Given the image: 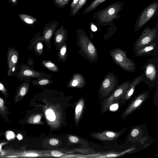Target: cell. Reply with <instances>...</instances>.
<instances>
[{
    "label": "cell",
    "instance_id": "3957f363",
    "mask_svg": "<svg viewBox=\"0 0 158 158\" xmlns=\"http://www.w3.org/2000/svg\"><path fill=\"white\" fill-rule=\"evenodd\" d=\"M131 82L127 81L120 84L108 97L100 102L102 113L106 112L110 105L119 100L128 87Z\"/></svg>",
    "mask_w": 158,
    "mask_h": 158
},
{
    "label": "cell",
    "instance_id": "d590c367",
    "mask_svg": "<svg viewBox=\"0 0 158 158\" xmlns=\"http://www.w3.org/2000/svg\"><path fill=\"white\" fill-rule=\"evenodd\" d=\"M91 27L92 30L93 31H95L97 30L96 27L93 24H92Z\"/></svg>",
    "mask_w": 158,
    "mask_h": 158
},
{
    "label": "cell",
    "instance_id": "f35d334b",
    "mask_svg": "<svg viewBox=\"0 0 158 158\" xmlns=\"http://www.w3.org/2000/svg\"><path fill=\"white\" fill-rule=\"evenodd\" d=\"M17 137L19 140L21 139H22V136L20 134H18L17 136Z\"/></svg>",
    "mask_w": 158,
    "mask_h": 158
},
{
    "label": "cell",
    "instance_id": "ffe728a7",
    "mask_svg": "<svg viewBox=\"0 0 158 158\" xmlns=\"http://www.w3.org/2000/svg\"><path fill=\"white\" fill-rule=\"evenodd\" d=\"M79 0H73L70 6V13H71L77 5Z\"/></svg>",
    "mask_w": 158,
    "mask_h": 158
},
{
    "label": "cell",
    "instance_id": "9c48e42d",
    "mask_svg": "<svg viewBox=\"0 0 158 158\" xmlns=\"http://www.w3.org/2000/svg\"><path fill=\"white\" fill-rule=\"evenodd\" d=\"M123 132H114L106 131L102 132L97 133L94 135V136L97 139L101 141H112L119 137Z\"/></svg>",
    "mask_w": 158,
    "mask_h": 158
},
{
    "label": "cell",
    "instance_id": "74e56055",
    "mask_svg": "<svg viewBox=\"0 0 158 158\" xmlns=\"http://www.w3.org/2000/svg\"><path fill=\"white\" fill-rule=\"evenodd\" d=\"M78 82L77 80H74L72 84V85L73 86H76L78 84Z\"/></svg>",
    "mask_w": 158,
    "mask_h": 158
},
{
    "label": "cell",
    "instance_id": "7c38bea8",
    "mask_svg": "<svg viewBox=\"0 0 158 158\" xmlns=\"http://www.w3.org/2000/svg\"><path fill=\"white\" fill-rule=\"evenodd\" d=\"M27 89V85L26 84H23L21 86L15 96V101L17 102L20 100L26 94Z\"/></svg>",
    "mask_w": 158,
    "mask_h": 158
},
{
    "label": "cell",
    "instance_id": "836d02e7",
    "mask_svg": "<svg viewBox=\"0 0 158 158\" xmlns=\"http://www.w3.org/2000/svg\"><path fill=\"white\" fill-rule=\"evenodd\" d=\"M25 156H27L35 157L38 156V155L36 153H30L26 154Z\"/></svg>",
    "mask_w": 158,
    "mask_h": 158
},
{
    "label": "cell",
    "instance_id": "8d00e7d4",
    "mask_svg": "<svg viewBox=\"0 0 158 158\" xmlns=\"http://www.w3.org/2000/svg\"><path fill=\"white\" fill-rule=\"evenodd\" d=\"M37 48L38 50L41 49L43 48V45L41 43H39L37 45Z\"/></svg>",
    "mask_w": 158,
    "mask_h": 158
},
{
    "label": "cell",
    "instance_id": "d4e9b609",
    "mask_svg": "<svg viewBox=\"0 0 158 158\" xmlns=\"http://www.w3.org/2000/svg\"><path fill=\"white\" fill-rule=\"evenodd\" d=\"M6 137L8 139H11L14 138L15 135L14 133L11 131L7 132Z\"/></svg>",
    "mask_w": 158,
    "mask_h": 158
},
{
    "label": "cell",
    "instance_id": "1f68e13d",
    "mask_svg": "<svg viewBox=\"0 0 158 158\" xmlns=\"http://www.w3.org/2000/svg\"><path fill=\"white\" fill-rule=\"evenodd\" d=\"M82 106L81 105L78 104L76 106L75 110L76 113L77 114V113L80 112L82 110Z\"/></svg>",
    "mask_w": 158,
    "mask_h": 158
},
{
    "label": "cell",
    "instance_id": "ba28073f",
    "mask_svg": "<svg viewBox=\"0 0 158 158\" xmlns=\"http://www.w3.org/2000/svg\"><path fill=\"white\" fill-rule=\"evenodd\" d=\"M158 41L156 40L152 44L148 45L135 52V55L138 56H143L151 54L157 55Z\"/></svg>",
    "mask_w": 158,
    "mask_h": 158
},
{
    "label": "cell",
    "instance_id": "f546056e",
    "mask_svg": "<svg viewBox=\"0 0 158 158\" xmlns=\"http://www.w3.org/2000/svg\"><path fill=\"white\" fill-rule=\"evenodd\" d=\"M154 13V10L152 9H149L147 12V16L148 17H151Z\"/></svg>",
    "mask_w": 158,
    "mask_h": 158
},
{
    "label": "cell",
    "instance_id": "4316f807",
    "mask_svg": "<svg viewBox=\"0 0 158 158\" xmlns=\"http://www.w3.org/2000/svg\"><path fill=\"white\" fill-rule=\"evenodd\" d=\"M59 141L56 139H52L50 140L49 143L52 145L55 146L57 145Z\"/></svg>",
    "mask_w": 158,
    "mask_h": 158
},
{
    "label": "cell",
    "instance_id": "603a6c76",
    "mask_svg": "<svg viewBox=\"0 0 158 158\" xmlns=\"http://www.w3.org/2000/svg\"><path fill=\"white\" fill-rule=\"evenodd\" d=\"M51 153L52 156L56 157H59L63 155L62 153L57 151H53Z\"/></svg>",
    "mask_w": 158,
    "mask_h": 158
},
{
    "label": "cell",
    "instance_id": "7402d4cb",
    "mask_svg": "<svg viewBox=\"0 0 158 158\" xmlns=\"http://www.w3.org/2000/svg\"><path fill=\"white\" fill-rule=\"evenodd\" d=\"M0 90L2 92L5 96L8 95L6 90L3 85L1 82H0Z\"/></svg>",
    "mask_w": 158,
    "mask_h": 158
},
{
    "label": "cell",
    "instance_id": "8fae6325",
    "mask_svg": "<svg viewBox=\"0 0 158 158\" xmlns=\"http://www.w3.org/2000/svg\"><path fill=\"white\" fill-rule=\"evenodd\" d=\"M59 24L57 20H55L45 24L44 35L45 39H48L51 37L54 30Z\"/></svg>",
    "mask_w": 158,
    "mask_h": 158
},
{
    "label": "cell",
    "instance_id": "6da1fadb",
    "mask_svg": "<svg viewBox=\"0 0 158 158\" xmlns=\"http://www.w3.org/2000/svg\"><path fill=\"white\" fill-rule=\"evenodd\" d=\"M110 56L115 64L118 65L124 70L129 72L136 71V67L135 63L127 58L126 52L120 48H115L109 52Z\"/></svg>",
    "mask_w": 158,
    "mask_h": 158
},
{
    "label": "cell",
    "instance_id": "7a4b0ae2",
    "mask_svg": "<svg viewBox=\"0 0 158 158\" xmlns=\"http://www.w3.org/2000/svg\"><path fill=\"white\" fill-rule=\"evenodd\" d=\"M118 80L115 74L109 72L105 76L102 81L98 92L101 99L108 97L118 86Z\"/></svg>",
    "mask_w": 158,
    "mask_h": 158
},
{
    "label": "cell",
    "instance_id": "44dd1931",
    "mask_svg": "<svg viewBox=\"0 0 158 158\" xmlns=\"http://www.w3.org/2000/svg\"><path fill=\"white\" fill-rule=\"evenodd\" d=\"M6 108L4 103V102L2 99L0 98V110L3 112L5 111Z\"/></svg>",
    "mask_w": 158,
    "mask_h": 158
},
{
    "label": "cell",
    "instance_id": "60d3db41",
    "mask_svg": "<svg viewBox=\"0 0 158 158\" xmlns=\"http://www.w3.org/2000/svg\"><path fill=\"white\" fill-rule=\"evenodd\" d=\"M12 0V1L13 2H15V1H16V0Z\"/></svg>",
    "mask_w": 158,
    "mask_h": 158
},
{
    "label": "cell",
    "instance_id": "2e32d148",
    "mask_svg": "<svg viewBox=\"0 0 158 158\" xmlns=\"http://www.w3.org/2000/svg\"><path fill=\"white\" fill-rule=\"evenodd\" d=\"M70 0H54V5L59 8H64L68 4Z\"/></svg>",
    "mask_w": 158,
    "mask_h": 158
},
{
    "label": "cell",
    "instance_id": "52a82bcc",
    "mask_svg": "<svg viewBox=\"0 0 158 158\" xmlns=\"http://www.w3.org/2000/svg\"><path fill=\"white\" fill-rule=\"evenodd\" d=\"M145 79V74L144 73H143L133 79L131 82L127 89L119 99L120 103L121 104H124L132 96L136 86L144 81Z\"/></svg>",
    "mask_w": 158,
    "mask_h": 158
},
{
    "label": "cell",
    "instance_id": "d6a6232c",
    "mask_svg": "<svg viewBox=\"0 0 158 158\" xmlns=\"http://www.w3.org/2000/svg\"><path fill=\"white\" fill-rule=\"evenodd\" d=\"M66 50V48L65 46H63L62 48L60 51V54L62 56H64L65 54Z\"/></svg>",
    "mask_w": 158,
    "mask_h": 158
},
{
    "label": "cell",
    "instance_id": "4dcf8cb0",
    "mask_svg": "<svg viewBox=\"0 0 158 158\" xmlns=\"http://www.w3.org/2000/svg\"><path fill=\"white\" fill-rule=\"evenodd\" d=\"M48 81L46 79H44L40 80L39 82V84L41 85H44L47 84L48 83Z\"/></svg>",
    "mask_w": 158,
    "mask_h": 158
},
{
    "label": "cell",
    "instance_id": "e575fe53",
    "mask_svg": "<svg viewBox=\"0 0 158 158\" xmlns=\"http://www.w3.org/2000/svg\"><path fill=\"white\" fill-rule=\"evenodd\" d=\"M115 10L113 8H110L108 11V13L110 15H112L113 14Z\"/></svg>",
    "mask_w": 158,
    "mask_h": 158
},
{
    "label": "cell",
    "instance_id": "e0dca14e",
    "mask_svg": "<svg viewBox=\"0 0 158 158\" xmlns=\"http://www.w3.org/2000/svg\"><path fill=\"white\" fill-rule=\"evenodd\" d=\"M35 73L31 70L27 69H23L21 70L19 76L23 77H26L34 76Z\"/></svg>",
    "mask_w": 158,
    "mask_h": 158
},
{
    "label": "cell",
    "instance_id": "4fadbf2b",
    "mask_svg": "<svg viewBox=\"0 0 158 158\" xmlns=\"http://www.w3.org/2000/svg\"><path fill=\"white\" fill-rule=\"evenodd\" d=\"M87 0H79L78 3L69 15L74 17L77 15H78L79 11L82 7L85 4Z\"/></svg>",
    "mask_w": 158,
    "mask_h": 158
},
{
    "label": "cell",
    "instance_id": "f1b7e54d",
    "mask_svg": "<svg viewBox=\"0 0 158 158\" xmlns=\"http://www.w3.org/2000/svg\"><path fill=\"white\" fill-rule=\"evenodd\" d=\"M45 66L49 68H51L53 69V68L55 67V64L52 62H47L45 64Z\"/></svg>",
    "mask_w": 158,
    "mask_h": 158
},
{
    "label": "cell",
    "instance_id": "30bf717a",
    "mask_svg": "<svg viewBox=\"0 0 158 158\" xmlns=\"http://www.w3.org/2000/svg\"><path fill=\"white\" fill-rule=\"evenodd\" d=\"M18 53L15 50L13 49H10L8 52L7 55L8 72L7 75L10 76L12 72L15 69V65L18 60Z\"/></svg>",
    "mask_w": 158,
    "mask_h": 158
},
{
    "label": "cell",
    "instance_id": "9a60e30c",
    "mask_svg": "<svg viewBox=\"0 0 158 158\" xmlns=\"http://www.w3.org/2000/svg\"><path fill=\"white\" fill-rule=\"evenodd\" d=\"M130 150H128L121 153H117L116 152H110L104 153H100L99 155H98V156L97 157L105 158L118 156L121 155H123L124 153L126 152H127Z\"/></svg>",
    "mask_w": 158,
    "mask_h": 158
},
{
    "label": "cell",
    "instance_id": "cb8c5ba5",
    "mask_svg": "<svg viewBox=\"0 0 158 158\" xmlns=\"http://www.w3.org/2000/svg\"><path fill=\"white\" fill-rule=\"evenodd\" d=\"M41 117L40 115H37L35 116L32 119V122L34 123H36L40 121Z\"/></svg>",
    "mask_w": 158,
    "mask_h": 158
},
{
    "label": "cell",
    "instance_id": "83f0119b",
    "mask_svg": "<svg viewBox=\"0 0 158 158\" xmlns=\"http://www.w3.org/2000/svg\"><path fill=\"white\" fill-rule=\"evenodd\" d=\"M60 34H58L57 35L56 37V41L57 42H60L61 41L63 38V35L61 34H60L59 29L58 30Z\"/></svg>",
    "mask_w": 158,
    "mask_h": 158
},
{
    "label": "cell",
    "instance_id": "ac0fdd59",
    "mask_svg": "<svg viewBox=\"0 0 158 158\" xmlns=\"http://www.w3.org/2000/svg\"><path fill=\"white\" fill-rule=\"evenodd\" d=\"M142 132L141 128L139 127H136L133 128L130 133V136L132 138H136L139 136Z\"/></svg>",
    "mask_w": 158,
    "mask_h": 158
},
{
    "label": "cell",
    "instance_id": "5b68a950",
    "mask_svg": "<svg viewBox=\"0 0 158 158\" xmlns=\"http://www.w3.org/2000/svg\"><path fill=\"white\" fill-rule=\"evenodd\" d=\"M149 95V91L143 92L138 95L128 106L122 114V118L125 119L138 109Z\"/></svg>",
    "mask_w": 158,
    "mask_h": 158
},
{
    "label": "cell",
    "instance_id": "277c9868",
    "mask_svg": "<svg viewBox=\"0 0 158 158\" xmlns=\"http://www.w3.org/2000/svg\"><path fill=\"white\" fill-rule=\"evenodd\" d=\"M157 57L152 58L146 63L145 65V84L153 85L158 84L157 70H158Z\"/></svg>",
    "mask_w": 158,
    "mask_h": 158
},
{
    "label": "cell",
    "instance_id": "ab89813d",
    "mask_svg": "<svg viewBox=\"0 0 158 158\" xmlns=\"http://www.w3.org/2000/svg\"><path fill=\"white\" fill-rule=\"evenodd\" d=\"M99 2H102L104 1L105 0H97Z\"/></svg>",
    "mask_w": 158,
    "mask_h": 158
},
{
    "label": "cell",
    "instance_id": "484cf974",
    "mask_svg": "<svg viewBox=\"0 0 158 158\" xmlns=\"http://www.w3.org/2000/svg\"><path fill=\"white\" fill-rule=\"evenodd\" d=\"M69 140L73 143H76L78 141V138L75 136H70L69 138Z\"/></svg>",
    "mask_w": 158,
    "mask_h": 158
},
{
    "label": "cell",
    "instance_id": "5bb4252c",
    "mask_svg": "<svg viewBox=\"0 0 158 158\" xmlns=\"http://www.w3.org/2000/svg\"><path fill=\"white\" fill-rule=\"evenodd\" d=\"M21 19L25 23L30 25H33L37 21L36 18L26 14H19Z\"/></svg>",
    "mask_w": 158,
    "mask_h": 158
},
{
    "label": "cell",
    "instance_id": "8992f818",
    "mask_svg": "<svg viewBox=\"0 0 158 158\" xmlns=\"http://www.w3.org/2000/svg\"><path fill=\"white\" fill-rule=\"evenodd\" d=\"M156 36L155 31H144L133 44L134 52L152 44L156 40Z\"/></svg>",
    "mask_w": 158,
    "mask_h": 158
},
{
    "label": "cell",
    "instance_id": "d6986e66",
    "mask_svg": "<svg viewBox=\"0 0 158 158\" xmlns=\"http://www.w3.org/2000/svg\"><path fill=\"white\" fill-rule=\"evenodd\" d=\"M46 116L47 118L51 121H54L56 119V116L53 111L51 109L46 110L45 112Z\"/></svg>",
    "mask_w": 158,
    "mask_h": 158
}]
</instances>
